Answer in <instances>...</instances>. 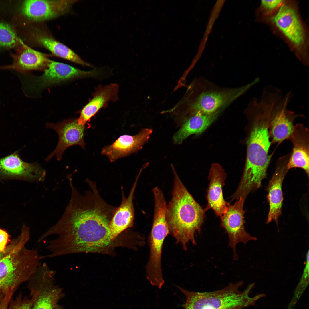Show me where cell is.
Segmentation results:
<instances>
[{
	"mask_svg": "<svg viewBox=\"0 0 309 309\" xmlns=\"http://www.w3.org/2000/svg\"><path fill=\"white\" fill-rule=\"evenodd\" d=\"M55 273L45 264L39 267L32 275L30 279L36 297L31 309H62L59 302L62 293L54 284Z\"/></svg>",
	"mask_w": 309,
	"mask_h": 309,
	"instance_id": "obj_7",
	"label": "cell"
},
{
	"mask_svg": "<svg viewBox=\"0 0 309 309\" xmlns=\"http://www.w3.org/2000/svg\"><path fill=\"white\" fill-rule=\"evenodd\" d=\"M77 0H26L17 7L18 13L28 20L41 21L52 19L67 13Z\"/></svg>",
	"mask_w": 309,
	"mask_h": 309,
	"instance_id": "obj_10",
	"label": "cell"
},
{
	"mask_svg": "<svg viewBox=\"0 0 309 309\" xmlns=\"http://www.w3.org/2000/svg\"><path fill=\"white\" fill-rule=\"evenodd\" d=\"M22 42L11 25L0 21V49L15 48Z\"/></svg>",
	"mask_w": 309,
	"mask_h": 309,
	"instance_id": "obj_24",
	"label": "cell"
},
{
	"mask_svg": "<svg viewBox=\"0 0 309 309\" xmlns=\"http://www.w3.org/2000/svg\"><path fill=\"white\" fill-rule=\"evenodd\" d=\"M9 235L6 231L0 229V251L5 249L9 240Z\"/></svg>",
	"mask_w": 309,
	"mask_h": 309,
	"instance_id": "obj_26",
	"label": "cell"
},
{
	"mask_svg": "<svg viewBox=\"0 0 309 309\" xmlns=\"http://www.w3.org/2000/svg\"><path fill=\"white\" fill-rule=\"evenodd\" d=\"M222 111L209 114L191 115L173 137L174 143L180 144L189 136L201 134L216 120Z\"/></svg>",
	"mask_w": 309,
	"mask_h": 309,
	"instance_id": "obj_22",
	"label": "cell"
},
{
	"mask_svg": "<svg viewBox=\"0 0 309 309\" xmlns=\"http://www.w3.org/2000/svg\"><path fill=\"white\" fill-rule=\"evenodd\" d=\"M46 171L36 163L21 158L18 151L0 159V179H18L43 181Z\"/></svg>",
	"mask_w": 309,
	"mask_h": 309,
	"instance_id": "obj_12",
	"label": "cell"
},
{
	"mask_svg": "<svg viewBox=\"0 0 309 309\" xmlns=\"http://www.w3.org/2000/svg\"><path fill=\"white\" fill-rule=\"evenodd\" d=\"M141 172L140 171L136 177L127 197H125L122 188V201L120 205L117 207L109 225V230L112 240L133 224L134 216L133 196Z\"/></svg>",
	"mask_w": 309,
	"mask_h": 309,
	"instance_id": "obj_20",
	"label": "cell"
},
{
	"mask_svg": "<svg viewBox=\"0 0 309 309\" xmlns=\"http://www.w3.org/2000/svg\"><path fill=\"white\" fill-rule=\"evenodd\" d=\"M152 132L151 129L145 128L135 135H122L111 144L104 147L101 153L107 156L111 162H114L141 149Z\"/></svg>",
	"mask_w": 309,
	"mask_h": 309,
	"instance_id": "obj_18",
	"label": "cell"
},
{
	"mask_svg": "<svg viewBox=\"0 0 309 309\" xmlns=\"http://www.w3.org/2000/svg\"><path fill=\"white\" fill-rule=\"evenodd\" d=\"M283 1L281 0H262L261 1V4L265 9L271 11L280 7Z\"/></svg>",
	"mask_w": 309,
	"mask_h": 309,
	"instance_id": "obj_25",
	"label": "cell"
},
{
	"mask_svg": "<svg viewBox=\"0 0 309 309\" xmlns=\"http://www.w3.org/2000/svg\"><path fill=\"white\" fill-rule=\"evenodd\" d=\"M16 241L17 239L16 238L10 244L7 246L4 251L0 252V260L5 257L11 251L15 245Z\"/></svg>",
	"mask_w": 309,
	"mask_h": 309,
	"instance_id": "obj_28",
	"label": "cell"
},
{
	"mask_svg": "<svg viewBox=\"0 0 309 309\" xmlns=\"http://www.w3.org/2000/svg\"><path fill=\"white\" fill-rule=\"evenodd\" d=\"M85 126L79 124L77 119L65 120L55 124L47 123V128L54 130L58 134L59 141L55 149L45 161H48L55 155L58 160H60L65 150L73 145H78L84 149Z\"/></svg>",
	"mask_w": 309,
	"mask_h": 309,
	"instance_id": "obj_11",
	"label": "cell"
},
{
	"mask_svg": "<svg viewBox=\"0 0 309 309\" xmlns=\"http://www.w3.org/2000/svg\"><path fill=\"white\" fill-rule=\"evenodd\" d=\"M245 201L243 198L240 197L233 205H229L226 212L220 217L221 226L228 234L229 246L233 250V258L235 260L238 259L236 252L238 243L241 242L245 244L249 241L257 239L256 237L251 236L247 233L245 228Z\"/></svg>",
	"mask_w": 309,
	"mask_h": 309,
	"instance_id": "obj_9",
	"label": "cell"
},
{
	"mask_svg": "<svg viewBox=\"0 0 309 309\" xmlns=\"http://www.w3.org/2000/svg\"><path fill=\"white\" fill-rule=\"evenodd\" d=\"M277 28L293 44L302 45L304 40V33L302 24L293 7L282 4L277 13L272 18Z\"/></svg>",
	"mask_w": 309,
	"mask_h": 309,
	"instance_id": "obj_16",
	"label": "cell"
},
{
	"mask_svg": "<svg viewBox=\"0 0 309 309\" xmlns=\"http://www.w3.org/2000/svg\"><path fill=\"white\" fill-rule=\"evenodd\" d=\"M11 298V296L9 294H6L0 301V309H8L9 304Z\"/></svg>",
	"mask_w": 309,
	"mask_h": 309,
	"instance_id": "obj_27",
	"label": "cell"
},
{
	"mask_svg": "<svg viewBox=\"0 0 309 309\" xmlns=\"http://www.w3.org/2000/svg\"><path fill=\"white\" fill-rule=\"evenodd\" d=\"M33 35L36 41L54 55L82 65L91 66L67 46L43 33L36 31Z\"/></svg>",
	"mask_w": 309,
	"mask_h": 309,
	"instance_id": "obj_23",
	"label": "cell"
},
{
	"mask_svg": "<svg viewBox=\"0 0 309 309\" xmlns=\"http://www.w3.org/2000/svg\"><path fill=\"white\" fill-rule=\"evenodd\" d=\"M169 233L166 218L160 215L154 217L148 239L150 255L146 267V275L150 284L159 288L164 282L161 265L162 248L164 239Z\"/></svg>",
	"mask_w": 309,
	"mask_h": 309,
	"instance_id": "obj_8",
	"label": "cell"
},
{
	"mask_svg": "<svg viewBox=\"0 0 309 309\" xmlns=\"http://www.w3.org/2000/svg\"><path fill=\"white\" fill-rule=\"evenodd\" d=\"M3 296H0V301H1V299L3 298Z\"/></svg>",
	"mask_w": 309,
	"mask_h": 309,
	"instance_id": "obj_29",
	"label": "cell"
},
{
	"mask_svg": "<svg viewBox=\"0 0 309 309\" xmlns=\"http://www.w3.org/2000/svg\"><path fill=\"white\" fill-rule=\"evenodd\" d=\"M255 84L253 81L239 87H224L203 78L199 79L192 84L188 97V112L191 115L223 111Z\"/></svg>",
	"mask_w": 309,
	"mask_h": 309,
	"instance_id": "obj_4",
	"label": "cell"
},
{
	"mask_svg": "<svg viewBox=\"0 0 309 309\" xmlns=\"http://www.w3.org/2000/svg\"><path fill=\"white\" fill-rule=\"evenodd\" d=\"M118 89V85L113 83L98 89L92 99L81 111L80 116L77 119L78 123L85 126L91 117L107 102L116 100Z\"/></svg>",
	"mask_w": 309,
	"mask_h": 309,
	"instance_id": "obj_21",
	"label": "cell"
},
{
	"mask_svg": "<svg viewBox=\"0 0 309 309\" xmlns=\"http://www.w3.org/2000/svg\"><path fill=\"white\" fill-rule=\"evenodd\" d=\"M243 282L231 283L225 288L206 292L190 291L178 288L186 297L185 309H242L250 305L253 299L248 296L251 288L240 291Z\"/></svg>",
	"mask_w": 309,
	"mask_h": 309,
	"instance_id": "obj_5",
	"label": "cell"
},
{
	"mask_svg": "<svg viewBox=\"0 0 309 309\" xmlns=\"http://www.w3.org/2000/svg\"><path fill=\"white\" fill-rule=\"evenodd\" d=\"M30 237L29 228L23 225L15 246L0 260V295L29 280L41 264L38 249L25 247Z\"/></svg>",
	"mask_w": 309,
	"mask_h": 309,
	"instance_id": "obj_3",
	"label": "cell"
},
{
	"mask_svg": "<svg viewBox=\"0 0 309 309\" xmlns=\"http://www.w3.org/2000/svg\"><path fill=\"white\" fill-rule=\"evenodd\" d=\"M0 252H1V251H0Z\"/></svg>",
	"mask_w": 309,
	"mask_h": 309,
	"instance_id": "obj_30",
	"label": "cell"
},
{
	"mask_svg": "<svg viewBox=\"0 0 309 309\" xmlns=\"http://www.w3.org/2000/svg\"><path fill=\"white\" fill-rule=\"evenodd\" d=\"M95 71H86L51 60L43 74L36 78L32 87L41 88L72 79L93 76Z\"/></svg>",
	"mask_w": 309,
	"mask_h": 309,
	"instance_id": "obj_15",
	"label": "cell"
},
{
	"mask_svg": "<svg viewBox=\"0 0 309 309\" xmlns=\"http://www.w3.org/2000/svg\"><path fill=\"white\" fill-rule=\"evenodd\" d=\"M11 56L13 59L10 64L0 66V70H11L22 74L33 70H44L51 60L47 56L34 50L22 42L15 48Z\"/></svg>",
	"mask_w": 309,
	"mask_h": 309,
	"instance_id": "obj_13",
	"label": "cell"
},
{
	"mask_svg": "<svg viewBox=\"0 0 309 309\" xmlns=\"http://www.w3.org/2000/svg\"><path fill=\"white\" fill-rule=\"evenodd\" d=\"M293 148L287 164L289 169L299 168L303 169L309 176V132L302 124L294 126V131L289 139Z\"/></svg>",
	"mask_w": 309,
	"mask_h": 309,
	"instance_id": "obj_19",
	"label": "cell"
},
{
	"mask_svg": "<svg viewBox=\"0 0 309 309\" xmlns=\"http://www.w3.org/2000/svg\"><path fill=\"white\" fill-rule=\"evenodd\" d=\"M245 111L250 117L251 126L246 141L245 166L237 189L248 194L259 188L266 177L272 156L269 153L272 143L269 132L271 108L266 103L254 100Z\"/></svg>",
	"mask_w": 309,
	"mask_h": 309,
	"instance_id": "obj_1",
	"label": "cell"
},
{
	"mask_svg": "<svg viewBox=\"0 0 309 309\" xmlns=\"http://www.w3.org/2000/svg\"><path fill=\"white\" fill-rule=\"evenodd\" d=\"M174 185L171 200L167 206L166 216L169 233L184 249L189 243L196 244L195 235L200 233L205 211L185 187L172 165Z\"/></svg>",
	"mask_w": 309,
	"mask_h": 309,
	"instance_id": "obj_2",
	"label": "cell"
},
{
	"mask_svg": "<svg viewBox=\"0 0 309 309\" xmlns=\"http://www.w3.org/2000/svg\"><path fill=\"white\" fill-rule=\"evenodd\" d=\"M289 154L280 158L274 173L266 187L269 209L267 223L275 221L278 225V218L281 215L283 201L282 184L288 171L287 164Z\"/></svg>",
	"mask_w": 309,
	"mask_h": 309,
	"instance_id": "obj_14",
	"label": "cell"
},
{
	"mask_svg": "<svg viewBox=\"0 0 309 309\" xmlns=\"http://www.w3.org/2000/svg\"><path fill=\"white\" fill-rule=\"evenodd\" d=\"M289 92L284 96L279 89L274 92L272 100L270 134L272 143L278 144L289 139L294 129V120L302 117L288 110L287 107L293 97Z\"/></svg>",
	"mask_w": 309,
	"mask_h": 309,
	"instance_id": "obj_6",
	"label": "cell"
},
{
	"mask_svg": "<svg viewBox=\"0 0 309 309\" xmlns=\"http://www.w3.org/2000/svg\"><path fill=\"white\" fill-rule=\"evenodd\" d=\"M226 174L219 164L211 165L208 177L209 181L207 193V204L205 210L213 209L216 216L220 217L227 211L230 204L226 202L223 195Z\"/></svg>",
	"mask_w": 309,
	"mask_h": 309,
	"instance_id": "obj_17",
	"label": "cell"
}]
</instances>
